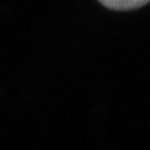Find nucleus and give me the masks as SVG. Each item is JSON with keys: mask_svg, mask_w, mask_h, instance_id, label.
<instances>
[{"mask_svg": "<svg viewBox=\"0 0 150 150\" xmlns=\"http://www.w3.org/2000/svg\"><path fill=\"white\" fill-rule=\"evenodd\" d=\"M106 8L115 11H132L150 3V0H98Z\"/></svg>", "mask_w": 150, "mask_h": 150, "instance_id": "nucleus-1", "label": "nucleus"}]
</instances>
